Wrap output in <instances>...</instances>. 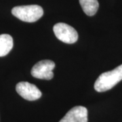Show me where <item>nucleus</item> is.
Returning <instances> with one entry per match:
<instances>
[{"mask_svg":"<svg viewBox=\"0 0 122 122\" xmlns=\"http://www.w3.org/2000/svg\"><path fill=\"white\" fill-rule=\"evenodd\" d=\"M122 80V65L118 66L111 71L105 72L100 75L94 83V89L98 92L111 90Z\"/></svg>","mask_w":122,"mask_h":122,"instance_id":"obj_1","label":"nucleus"},{"mask_svg":"<svg viewBox=\"0 0 122 122\" xmlns=\"http://www.w3.org/2000/svg\"><path fill=\"white\" fill-rule=\"evenodd\" d=\"M12 14L22 21L34 22L44 15V10L38 5H20L13 8Z\"/></svg>","mask_w":122,"mask_h":122,"instance_id":"obj_2","label":"nucleus"},{"mask_svg":"<svg viewBox=\"0 0 122 122\" xmlns=\"http://www.w3.org/2000/svg\"><path fill=\"white\" fill-rule=\"evenodd\" d=\"M53 30L57 38L66 44H74L78 39L77 30L66 23H57L53 27Z\"/></svg>","mask_w":122,"mask_h":122,"instance_id":"obj_3","label":"nucleus"},{"mask_svg":"<svg viewBox=\"0 0 122 122\" xmlns=\"http://www.w3.org/2000/svg\"><path fill=\"white\" fill-rule=\"evenodd\" d=\"M55 63L50 60H43L37 62L31 69V75L35 78L50 80L54 77L53 70Z\"/></svg>","mask_w":122,"mask_h":122,"instance_id":"obj_4","label":"nucleus"},{"mask_svg":"<svg viewBox=\"0 0 122 122\" xmlns=\"http://www.w3.org/2000/svg\"><path fill=\"white\" fill-rule=\"evenodd\" d=\"M16 90L20 96L29 101L37 100L41 96V92L36 86L26 81L18 83Z\"/></svg>","mask_w":122,"mask_h":122,"instance_id":"obj_5","label":"nucleus"},{"mask_svg":"<svg viewBox=\"0 0 122 122\" xmlns=\"http://www.w3.org/2000/svg\"><path fill=\"white\" fill-rule=\"evenodd\" d=\"M59 122H87V110L82 106L71 109Z\"/></svg>","mask_w":122,"mask_h":122,"instance_id":"obj_6","label":"nucleus"},{"mask_svg":"<svg viewBox=\"0 0 122 122\" xmlns=\"http://www.w3.org/2000/svg\"><path fill=\"white\" fill-rule=\"evenodd\" d=\"M13 48V39L8 34L0 35V57L5 56Z\"/></svg>","mask_w":122,"mask_h":122,"instance_id":"obj_7","label":"nucleus"},{"mask_svg":"<svg viewBox=\"0 0 122 122\" xmlns=\"http://www.w3.org/2000/svg\"><path fill=\"white\" fill-rule=\"evenodd\" d=\"M79 4L84 13L90 16H94L99 7L98 0H79Z\"/></svg>","mask_w":122,"mask_h":122,"instance_id":"obj_8","label":"nucleus"}]
</instances>
